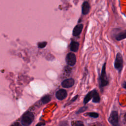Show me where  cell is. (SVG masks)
I'll return each mask as SVG.
<instances>
[{
	"mask_svg": "<svg viewBox=\"0 0 126 126\" xmlns=\"http://www.w3.org/2000/svg\"><path fill=\"white\" fill-rule=\"evenodd\" d=\"M99 88L102 91L103 89L109 84V80L106 72V63H104L101 69L100 75L98 79Z\"/></svg>",
	"mask_w": 126,
	"mask_h": 126,
	"instance_id": "1",
	"label": "cell"
},
{
	"mask_svg": "<svg viewBox=\"0 0 126 126\" xmlns=\"http://www.w3.org/2000/svg\"><path fill=\"white\" fill-rule=\"evenodd\" d=\"M34 120V115L30 111L27 112L22 117L21 123L23 126H27L30 125Z\"/></svg>",
	"mask_w": 126,
	"mask_h": 126,
	"instance_id": "2",
	"label": "cell"
},
{
	"mask_svg": "<svg viewBox=\"0 0 126 126\" xmlns=\"http://www.w3.org/2000/svg\"><path fill=\"white\" fill-rule=\"evenodd\" d=\"M124 60L122 55L121 53L118 52L116 56V58L114 63V66L115 68L118 70L119 73L121 72V71L123 68Z\"/></svg>",
	"mask_w": 126,
	"mask_h": 126,
	"instance_id": "3",
	"label": "cell"
},
{
	"mask_svg": "<svg viewBox=\"0 0 126 126\" xmlns=\"http://www.w3.org/2000/svg\"><path fill=\"white\" fill-rule=\"evenodd\" d=\"M108 121L109 123L112 126H119V115L117 111L114 110L111 111L108 118Z\"/></svg>",
	"mask_w": 126,
	"mask_h": 126,
	"instance_id": "4",
	"label": "cell"
},
{
	"mask_svg": "<svg viewBox=\"0 0 126 126\" xmlns=\"http://www.w3.org/2000/svg\"><path fill=\"white\" fill-rule=\"evenodd\" d=\"M65 61L68 65L70 66H73L76 62V56L72 53H68L65 58Z\"/></svg>",
	"mask_w": 126,
	"mask_h": 126,
	"instance_id": "5",
	"label": "cell"
},
{
	"mask_svg": "<svg viewBox=\"0 0 126 126\" xmlns=\"http://www.w3.org/2000/svg\"><path fill=\"white\" fill-rule=\"evenodd\" d=\"M67 92L64 89H60L58 90L56 93V96L59 100H62L65 98L67 96Z\"/></svg>",
	"mask_w": 126,
	"mask_h": 126,
	"instance_id": "6",
	"label": "cell"
},
{
	"mask_svg": "<svg viewBox=\"0 0 126 126\" xmlns=\"http://www.w3.org/2000/svg\"><path fill=\"white\" fill-rule=\"evenodd\" d=\"M74 84V80L72 78H69L64 80L62 83V86L63 88H68L72 87Z\"/></svg>",
	"mask_w": 126,
	"mask_h": 126,
	"instance_id": "7",
	"label": "cell"
},
{
	"mask_svg": "<svg viewBox=\"0 0 126 126\" xmlns=\"http://www.w3.org/2000/svg\"><path fill=\"white\" fill-rule=\"evenodd\" d=\"M115 39L117 41H121L126 38V29L114 35Z\"/></svg>",
	"mask_w": 126,
	"mask_h": 126,
	"instance_id": "8",
	"label": "cell"
},
{
	"mask_svg": "<svg viewBox=\"0 0 126 126\" xmlns=\"http://www.w3.org/2000/svg\"><path fill=\"white\" fill-rule=\"evenodd\" d=\"M83 27V24H81L76 25L73 29V32H72L73 35L74 36L79 35L81 33L82 31Z\"/></svg>",
	"mask_w": 126,
	"mask_h": 126,
	"instance_id": "9",
	"label": "cell"
},
{
	"mask_svg": "<svg viewBox=\"0 0 126 126\" xmlns=\"http://www.w3.org/2000/svg\"><path fill=\"white\" fill-rule=\"evenodd\" d=\"M90 9V6L87 1H85L82 6V13L83 15L87 14Z\"/></svg>",
	"mask_w": 126,
	"mask_h": 126,
	"instance_id": "10",
	"label": "cell"
},
{
	"mask_svg": "<svg viewBox=\"0 0 126 126\" xmlns=\"http://www.w3.org/2000/svg\"><path fill=\"white\" fill-rule=\"evenodd\" d=\"M79 43L75 41H72L70 44V49L71 51L77 52L79 49Z\"/></svg>",
	"mask_w": 126,
	"mask_h": 126,
	"instance_id": "11",
	"label": "cell"
},
{
	"mask_svg": "<svg viewBox=\"0 0 126 126\" xmlns=\"http://www.w3.org/2000/svg\"><path fill=\"white\" fill-rule=\"evenodd\" d=\"M93 102L94 103H99L100 101V96L95 89H94V94L93 97Z\"/></svg>",
	"mask_w": 126,
	"mask_h": 126,
	"instance_id": "12",
	"label": "cell"
},
{
	"mask_svg": "<svg viewBox=\"0 0 126 126\" xmlns=\"http://www.w3.org/2000/svg\"><path fill=\"white\" fill-rule=\"evenodd\" d=\"M93 94H94V90L90 92L85 97L84 99V104H87L92 98L93 97Z\"/></svg>",
	"mask_w": 126,
	"mask_h": 126,
	"instance_id": "13",
	"label": "cell"
},
{
	"mask_svg": "<svg viewBox=\"0 0 126 126\" xmlns=\"http://www.w3.org/2000/svg\"><path fill=\"white\" fill-rule=\"evenodd\" d=\"M51 99V96L49 94H47L44 95L43 97H42L41 100L43 104H46L48 103L49 101H50Z\"/></svg>",
	"mask_w": 126,
	"mask_h": 126,
	"instance_id": "14",
	"label": "cell"
},
{
	"mask_svg": "<svg viewBox=\"0 0 126 126\" xmlns=\"http://www.w3.org/2000/svg\"><path fill=\"white\" fill-rule=\"evenodd\" d=\"M85 114H86V115L89 116L94 118H96L99 116L98 114L96 112H88V113H86Z\"/></svg>",
	"mask_w": 126,
	"mask_h": 126,
	"instance_id": "15",
	"label": "cell"
},
{
	"mask_svg": "<svg viewBox=\"0 0 126 126\" xmlns=\"http://www.w3.org/2000/svg\"><path fill=\"white\" fill-rule=\"evenodd\" d=\"M47 43L46 41L40 42H38L37 43V46H38V48H44L47 45Z\"/></svg>",
	"mask_w": 126,
	"mask_h": 126,
	"instance_id": "16",
	"label": "cell"
},
{
	"mask_svg": "<svg viewBox=\"0 0 126 126\" xmlns=\"http://www.w3.org/2000/svg\"><path fill=\"white\" fill-rule=\"evenodd\" d=\"M88 107H86V106H83L81 108H80L78 111L76 112V114H80V113H81L83 112H84L85 111H86Z\"/></svg>",
	"mask_w": 126,
	"mask_h": 126,
	"instance_id": "17",
	"label": "cell"
},
{
	"mask_svg": "<svg viewBox=\"0 0 126 126\" xmlns=\"http://www.w3.org/2000/svg\"><path fill=\"white\" fill-rule=\"evenodd\" d=\"M72 125H75V126H83V123L81 121H75V122H74V123L72 124Z\"/></svg>",
	"mask_w": 126,
	"mask_h": 126,
	"instance_id": "18",
	"label": "cell"
},
{
	"mask_svg": "<svg viewBox=\"0 0 126 126\" xmlns=\"http://www.w3.org/2000/svg\"><path fill=\"white\" fill-rule=\"evenodd\" d=\"M78 96V95H76L75 96H74V97L72 99V100H70V101L69 102H70V103H72V102H73V101H74L75 100H76V99L77 98Z\"/></svg>",
	"mask_w": 126,
	"mask_h": 126,
	"instance_id": "19",
	"label": "cell"
},
{
	"mask_svg": "<svg viewBox=\"0 0 126 126\" xmlns=\"http://www.w3.org/2000/svg\"><path fill=\"white\" fill-rule=\"evenodd\" d=\"M122 86L123 88L126 90V81H125L122 84Z\"/></svg>",
	"mask_w": 126,
	"mask_h": 126,
	"instance_id": "20",
	"label": "cell"
},
{
	"mask_svg": "<svg viewBox=\"0 0 126 126\" xmlns=\"http://www.w3.org/2000/svg\"><path fill=\"white\" fill-rule=\"evenodd\" d=\"M124 120H125V121L126 122V113L124 115Z\"/></svg>",
	"mask_w": 126,
	"mask_h": 126,
	"instance_id": "21",
	"label": "cell"
},
{
	"mask_svg": "<svg viewBox=\"0 0 126 126\" xmlns=\"http://www.w3.org/2000/svg\"><path fill=\"white\" fill-rule=\"evenodd\" d=\"M38 125H39V126H41V125H45V124L44 123H42V124H40V123H38L36 125V126H38Z\"/></svg>",
	"mask_w": 126,
	"mask_h": 126,
	"instance_id": "22",
	"label": "cell"
}]
</instances>
